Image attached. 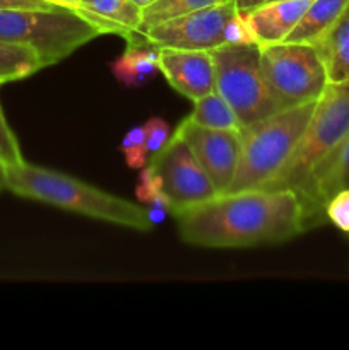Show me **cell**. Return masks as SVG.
Segmentation results:
<instances>
[{
	"mask_svg": "<svg viewBox=\"0 0 349 350\" xmlns=\"http://www.w3.org/2000/svg\"><path fill=\"white\" fill-rule=\"evenodd\" d=\"M185 243L202 248H253L307 231L305 208L289 188L224 191L171 214Z\"/></svg>",
	"mask_w": 349,
	"mask_h": 350,
	"instance_id": "6da1fadb",
	"label": "cell"
},
{
	"mask_svg": "<svg viewBox=\"0 0 349 350\" xmlns=\"http://www.w3.org/2000/svg\"><path fill=\"white\" fill-rule=\"evenodd\" d=\"M2 180L3 188L27 200L41 202L62 211L133 231L147 232L154 228L146 207L99 190L57 170L23 163L2 171Z\"/></svg>",
	"mask_w": 349,
	"mask_h": 350,
	"instance_id": "7a4b0ae2",
	"label": "cell"
},
{
	"mask_svg": "<svg viewBox=\"0 0 349 350\" xmlns=\"http://www.w3.org/2000/svg\"><path fill=\"white\" fill-rule=\"evenodd\" d=\"M317 101L281 109L242 129V149L235 178L226 191L267 188L293 156Z\"/></svg>",
	"mask_w": 349,
	"mask_h": 350,
	"instance_id": "3957f363",
	"label": "cell"
},
{
	"mask_svg": "<svg viewBox=\"0 0 349 350\" xmlns=\"http://www.w3.org/2000/svg\"><path fill=\"white\" fill-rule=\"evenodd\" d=\"M349 137V81L328 82L293 156L267 188H289L303 197L315 174Z\"/></svg>",
	"mask_w": 349,
	"mask_h": 350,
	"instance_id": "277c9868",
	"label": "cell"
},
{
	"mask_svg": "<svg viewBox=\"0 0 349 350\" xmlns=\"http://www.w3.org/2000/svg\"><path fill=\"white\" fill-rule=\"evenodd\" d=\"M101 29L68 7L60 9H0V41L33 48L44 67L58 64Z\"/></svg>",
	"mask_w": 349,
	"mask_h": 350,
	"instance_id": "5b68a950",
	"label": "cell"
},
{
	"mask_svg": "<svg viewBox=\"0 0 349 350\" xmlns=\"http://www.w3.org/2000/svg\"><path fill=\"white\" fill-rule=\"evenodd\" d=\"M214 89L226 99L243 126L281 111L269 91L257 43H226L211 51Z\"/></svg>",
	"mask_w": 349,
	"mask_h": 350,
	"instance_id": "8992f818",
	"label": "cell"
},
{
	"mask_svg": "<svg viewBox=\"0 0 349 350\" xmlns=\"http://www.w3.org/2000/svg\"><path fill=\"white\" fill-rule=\"evenodd\" d=\"M260 65L279 109L318 101L328 84L327 70L311 43H281L260 46Z\"/></svg>",
	"mask_w": 349,
	"mask_h": 350,
	"instance_id": "52a82bcc",
	"label": "cell"
},
{
	"mask_svg": "<svg viewBox=\"0 0 349 350\" xmlns=\"http://www.w3.org/2000/svg\"><path fill=\"white\" fill-rule=\"evenodd\" d=\"M236 14L238 10L235 0H229L163 21L140 33H133L157 48L212 51L228 43L226 33Z\"/></svg>",
	"mask_w": 349,
	"mask_h": 350,
	"instance_id": "ba28073f",
	"label": "cell"
},
{
	"mask_svg": "<svg viewBox=\"0 0 349 350\" xmlns=\"http://www.w3.org/2000/svg\"><path fill=\"white\" fill-rule=\"evenodd\" d=\"M147 164L159 178L173 212L218 195V190L195 159L190 147L177 137L171 135L166 146L153 154Z\"/></svg>",
	"mask_w": 349,
	"mask_h": 350,
	"instance_id": "9c48e42d",
	"label": "cell"
},
{
	"mask_svg": "<svg viewBox=\"0 0 349 350\" xmlns=\"http://www.w3.org/2000/svg\"><path fill=\"white\" fill-rule=\"evenodd\" d=\"M242 130H218L181 120L171 133L183 140L212 181L218 193H224L235 178L242 149Z\"/></svg>",
	"mask_w": 349,
	"mask_h": 350,
	"instance_id": "30bf717a",
	"label": "cell"
},
{
	"mask_svg": "<svg viewBox=\"0 0 349 350\" xmlns=\"http://www.w3.org/2000/svg\"><path fill=\"white\" fill-rule=\"evenodd\" d=\"M159 74L190 101L214 91V64L211 51L159 48Z\"/></svg>",
	"mask_w": 349,
	"mask_h": 350,
	"instance_id": "8fae6325",
	"label": "cell"
},
{
	"mask_svg": "<svg viewBox=\"0 0 349 350\" xmlns=\"http://www.w3.org/2000/svg\"><path fill=\"white\" fill-rule=\"evenodd\" d=\"M310 3L311 0H270L243 14L253 43L263 46L286 40Z\"/></svg>",
	"mask_w": 349,
	"mask_h": 350,
	"instance_id": "7c38bea8",
	"label": "cell"
},
{
	"mask_svg": "<svg viewBox=\"0 0 349 350\" xmlns=\"http://www.w3.org/2000/svg\"><path fill=\"white\" fill-rule=\"evenodd\" d=\"M344 188H349V137L332 159L315 174L307 193L301 197L307 229L325 221V205Z\"/></svg>",
	"mask_w": 349,
	"mask_h": 350,
	"instance_id": "4fadbf2b",
	"label": "cell"
},
{
	"mask_svg": "<svg viewBox=\"0 0 349 350\" xmlns=\"http://www.w3.org/2000/svg\"><path fill=\"white\" fill-rule=\"evenodd\" d=\"M75 12L98 26L103 34H116L123 40L139 29L142 9L132 0H82Z\"/></svg>",
	"mask_w": 349,
	"mask_h": 350,
	"instance_id": "5bb4252c",
	"label": "cell"
},
{
	"mask_svg": "<svg viewBox=\"0 0 349 350\" xmlns=\"http://www.w3.org/2000/svg\"><path fill=\"white\" fill-rule=\"evenodd\" d=\"M125 41L127 50L113 62L112 72L127 88H140L159 74V48L144 41L137 33Z\"/></svg>",
	"mask_w": 349,
	"mask_h": 350,
	"instance_id": "9a60e30c",
	"label": "cell"
},
{
	"mask_svg": "<svg viewBox=\"0 0 349 350\" xmlns=\"http://www.w3.org/2000/svg\"><path fill=\"white\" fill-rule=\"evenodd\" d=\"M313 44L324 62L328 82L349 81V7Z\"/></svg>",
	"mask_w": 349,
	"mask_h": 350,
	"instance_id": "2e32d148",
	"label": "cell"
},
{
	"mask_svg": "<svg viewBox=\"0 0 349 350\" xmlns=\"http://www.w3.org/2000/svg\"><path fill=\"white\" fill-rule=\"evenodd\" d=\"M348 7L349 0H311L300 23L294 26V29L284 41L317 43L334 26L335 21L346 12Z\"/></svg>",
	"mask_w": 349,
	"mask_h": 350,
	"instance_id": "e0dca14e",
	"label": "cell"
},
{
	"mask_svg": "<svg viewBox=\"0 0 349 350\" xmlns=\"http://www.w3.org/2000/svg\"><path fill=\"white\" fill-rule=\"evenodd\" d=\"M41 68L43 58L33 48L0 41V85L31 77Z\"/></svg>",
	"mask_w": 349,
	"mask_h": 350,
	"instance_id": "ac0fdd59",
	"label": "cell"
},
{
	"mask_svg": "<svg viewBox=\"0 0 349 350\" xmlns=\"http://www.w3.org/2000/svg\"><path fill=\"white\" fill-rule=\"evenodd\" d=\"M188 118L197 125L207 126V129L242 130V123H240L236 113L216 89L209 94L195 99L194 109Z\"/></svg>",
	"mask_w": 349,
	"mask_h": 350,
	"instance_id": "d6986e66",
	"label": "cell"
},
{
	"mask_svg": "<svg viewBox=\"0 0 349 350\" xmlns=\"http://www.w3.org/2000/svg\"><path fill=\"white\" fill-rule=\"evenodd\" d=\"M224 2H229V0H154L151 5L142 9V21H140L137 33L154 26V24L163 23V21Z\"/></svg>",
	"mask_w": 349,
	"mask_h": 350,
	"instance_id": "ffe728a7",
	"label": "cell"
},
{
	"mask_svg": "<svg viewBox=\"0 0 349 350\" xmlns=\"http://www.w3.org/2000/svg\"><path fill=\"white\" fill-rule=\"evenodd\" d=\"M135 195L142 204H146V211L149 212L153 222L163 221L164 215L173 212L170 198L164 193L159 178L149 164H146L142 173H140Z\"/></svg>",
	"mask_w": 349,
	"mask_h": 350,
	"instance_id": "44dd1931",
	"label": "cell"
},
{
	"mask_svg": "<svg viewBox=\"0 0 349 350\" xmlns=\"http://www.w3.org/2000/svg\"><path fill=\"white\" fill-rule=\"evenodd\" d=\"M122 152L125 154L127 166L133 170H140L149 163V147L146 142V133H144V125L132 126L127 132L122 140Z\"/></svg>",
	"mask_w": 349,
	"mask_h": 350,
	"instance_id": "7402d4cb",
	"label": "cell"
},
{
	"mask_svg": "<svg viewBox=\"0 0 349 350\" xmlns=\"http://www.w3.org/2000/svg\"><path fill=\"white\" fill-rule=\"evenodd\" d=\"M23 163H26V161H24L23 152H21L19 140H17L16 133L10 129L2 105H0V170L5 171Z\"/></svg>",
	"mask_w": 349,
	"mask_h": 350,
	"instance_id": "603a6c76",
	"label": "cell"
},
{
	"mask_svg": "<svg viewBox=\"0 0 349 350\" xmlns=\"http://www.w3.org/2000/svg\"><path fill=\"white\" fill-rule=\"evenodd\" d=\"M325 219L349 234V188L339 190L325 205Z\"/></svg>",
	"mask_w": 349,
	"mask_h": 350,
	"instance_id": "cb8c5ba5",
	"label": "cell"
},
{
	"mask_svg": "<svg viewBox=\"0 0 349 350\" xmlns=\"http://www.w3.org/2000/svg\"><path fill=\"white\" fill-rule=\"evenodd\" d=\"M144 133H146V142L147 147H149L151 156L156 154L159 149H163L168 140L171 139L170 125L159 116H154V118L147 120L144 123Z\"/></svg>",
	"mask_w": 349,
	"mask_h": 350,
	"instance_id": "d4e9b609",
	"label": "cell"
},
{
	"mask_svg": "<svg viewBox=\"0 0 349 350\" xmlns=\"http://www.w3.org/2000/svg\"><path fill=\"white\" fill-rule=\"evenodd\" d=\"M64 5L50 0H0V9H60Z\"/></svg>",
	"mask_w": 349,
	"mask_h": 350,
	"instance_id": "484cf974",
	"label": "cell"
},
{
	"mask_svg": "<svg viewBox=\"0 0 349 350\" xmlns=\"http://www.w3.org/2000/svg\"><path fill=\"white\" fill-rule=\"evenodd\" d=\"M267 2H270V0H235V5L240 14H246L250 12V10L257 9V7L263 5V3Z\"/></svg>",
	"mask_w": 349,
	"mask_h": 350,
	"instance_id": "4316f807",
	"label": "cell"
},
{
	"mask_svg": "<svg viewBox=\"0 0 349 350\" xmlns=\"http://www.w3.org/2000/svg\"><path fill=\"white\" fill-rule=\"evenodd\" d=\"M51 2L58 3V5L68 7V9H74V7H77L82 0H51Z\"/></svg>",
	"mask_w": 349,
	"mask_h": 350,
	"instance_id": "83f0119b",
	"label": "cell"
},
{
	"mask_svg": "<svg viewBox=\"0 0 349 350\" xmlns=\"http://www.w3.org/2000/svg\"><path fill=\"white\" fill-rule=\"evenodd\" d=\"M132 2L135 3V5H139L140 9H144V7H147L153 3V0H132Z\"/></svg>",
	"mask_w": 349,
	"mask_h": 350,
	"instance_id": "f1b7e54d",
	"label": "cell"
},
{
	"mask_svg": "<svg viewBox=\"0 0 349 350\" xmlns=\"http://www.w3.org/2000/svg\"><path fill=\"white\" fill-rule=\"evenodd\" d=\"M2 188H3V180H2V178H0V190H2Z\"/></svg>",
	"mask_w": 349,
	"mask_h": 350,
	"instance_id": "f546056e",
	"label": "cell"
},
{
	"mask_svg": "<svg viewBox=\"0 0 349 350\" xmlns=\"http://www.w3.org/2000/svg\"><path fill=\"white\" fill-rule=\"evenodd\" d=\"M0 178H2V170H0Z\"/></svg>",
	"mask_w": 349,
	"mask_h": 350,
	"instance_id": "4dcf8cb0",
	"label": "cell"
},
{
	"mask_svg": "<svg viewBox=\"0 0 349 350\" xmlns=\"http://www.w3.org/2000/svg\"><path fill=\"white\" fill-rule=\"evenodd\" d=\"M50 2H51V0H50Z\"/></svg>",
	"mask_w": 349,
	"mask_h": 350,
	"instance_id": "1f68e13d",
	"label": "cell"
}]
</instances>
